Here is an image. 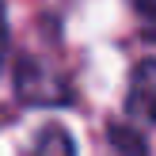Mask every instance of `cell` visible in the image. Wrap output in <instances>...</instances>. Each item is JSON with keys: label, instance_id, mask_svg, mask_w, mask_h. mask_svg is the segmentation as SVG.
Wrapping results in <instances>:
<instances>
[{"label": "cell", "instance_id": "obj_1", "mask_svg": "<svg viewBox=\"0 0 156 156\" xmlns=\"http://www.w3.org/2000/svg\"><path fill=\"white\" fill-rule=\"evenodd\" d=\"M15 95L30 107H65V103H73V91H69L65 76L57 69H50L46 61L30 57V53H23L15 61Z\"/></svg>", "mask_w": 156, "mask_h": 156}, {"label": "cell", "instance_id": "obj_2", "mask_svg": "<svg viewBox=\"0 0 156 156\" xmlns=\"http://www.w3.org/2000/svg\"><path fill=\"white\" fill-rule=\"evenodd\" d=\"M126 114L145 126H156V57H145L129 73V91H126Z\"/></svg>", "mask_w": 156, "mask_h": 156}, {"label": "cell", "instance_id": "obj_3", "mask_svg": "<svg viewBox=\"0 0 156 156\" xmlns=\"http://www.w3.org/2000/svg\"><path fill=\"white\" fill-rule=\"evenodd\" d=\"M34 156H76V141H73V133L65 126L50 122L34 137Z\"/></svg>", "mask_w": 156, "mask_h": 156}, {"label": "cell", "instance_id": "obj_4", "mask_svg": "<svg viewBox=\"0 0 156 156\" xmlns=\"http://www.w3.org/2000/svg\"><path fill=\"white\" fill-rule=\"evenodd\" d=\"M107 137H111V145H114V152H118V156H149L141 133H133L129 126H111V129H107Z\"/></svg>", "mask_w": 156, "mask_h": 156}, {"label": "cell", "instance_id": "obj_5", "mask_svg": "<svg viewBox=\"0 0 156 156\" xmlns=\"http://www.w3.org/2000/svg\"><path fill=\"white\" fill-rule=\"evenodd\" d=\"M4 53H8V12H4V0H0V65H4Z\"/></svg>", "mask_w": 156, "mask_h": 156}, {"label": "cell", "instance_id": "obj_6", "mask_svg": "<svg viewBox=\"0 0 156 156\" xmlns=\"http://www.w3.org/2000/svg\"><path fill=\"white\" fill-rule=\"evenodd\" d=\"M129 4H133V12L141 19H156V0H129Z\"/></svg>", "mask_w": 156, "mask_h": 156}]
</instances>
